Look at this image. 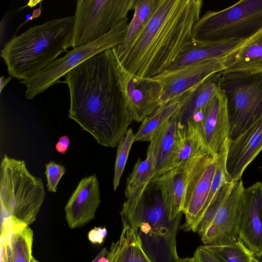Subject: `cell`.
<instances>
[{
  "mask_svg": "<svg viewBox=\"0 0 262 262\" xmlns=\"http://www.w3.org/2000/svg\"><path fill=\"white\" fill-rule=\"evenodd\" d=\"M112 49L100 52L64 75L70 98L68 117L102 146L115 148L133 121L126 109Z\"/></svg>",
  "mask_w": 262,
  "mask_h": 262,
  "instance_id": "6da1fadb",
  "label": "cell"
},
{
  "mask_svg": "<svg viewBox=\"0 0 262 262\" xmlns=\"http://www.w3.org/2000/svg\"><path fill=\"white\" fill-rule=\"evenodd\" d=\"M201 0H158L144 29L129 45L112 49L119 64L140 79L154 77L171 66L190 43L200 18Z\"/></svg>",
  "mask_w": 262,
  "mask_h": 262,
  "instance_id": "7a4b0ae2",
  "label": "cell"
},
{
  "mask_svg": "<svg viewBox=\"0 0 262 262\" xmlns=\"http://www.w3.org/2000/svg\"><path fill=\"white\" fill-rule=\"evenodd\" d=\"M74 16L54 18L30 27L7 41L1 50L9 74L33 78L71 48Z\"/></svg>",
  "mask_w": 262,
  "mask_h": 262,
  "instance_id": "3957f363",
  "label": "cell"
},
{
  "mask_svg": "<svg viewBox=\"0 0 262 262\" xmlns=\"http://www.w3.org/2000/svg\"><path fill=\"white\" fill-rule=\"evenodd\" d=\"M120 215L122 225L138 232L143 248L153 262H177L176 235L181 215L170 221L160 192L149 184L138 198L124 202Z\"/></svg>",
  "mask_w": 262,
  "mask_h": 262,
  "instance_id": "277c9868",
  "label": "cell"
},
{
  "mask_svg": "<svg viewBox=\"0 0 262 262\" xmlns=\"http://www.w3.org/2000/svg\"><path fill=\"white\" fill-rule=\"evenodd\" d=\"M45 196L42 179L29 172L25 161L5 155L0 165L1 217L11 216L29 226Z\"/></svg>",
  "mask_w": 262,
  "mask_h": 262,
  "instance_id": "5b68a950",
  "label": "cell"
},
{
  "mask_svg": "<svg viewBox=\"0 0 262 262\" xmlns=\"http://www.w3.org/2000/svg\"><path fill=\"white\" fill-rule=\"evenodd\" d=\"M262 30V0H242L208 11L194 24L192 38L205 41L247 40Z\"/></svg>",
  "mask_w": 262,
  "mask_h": 262,
  "instance_id": "8992f818",
  "label": "cell"
},
{
  "mask_svg": "<svg viewBox=\"0 0 262 262\" xmlns=\"http://www.w3.org/2000/svg\"><path fill=\"white\" fill-rule=\"evenodd\" d=\"M220 73V89L227 100L232 140L262 114V72Z\"/></svg>",
  "mask_w": 262,
  "mask_h": 262,
  "instance_id": "52a82bcc",
  "label": "cell"
},
{
  "mask_svg": "<svg viewBox=\"0 0 262 262\" xmlns=\"http://www.w3.org/2000/svg\"><path fill=\"white\" fill-rule=\"evenodd\" d=\"M135 0H78L71 48L92 42L104 36L134 9Z\"/></svg>",
  "mask_w": 262,
  "mask_h": 262,
  "instance_id": "ba28073f",
  "label": "cell"
},
{
  "mask_svg": "<svg viewBox=\"0 0 262 262\" xmlns=\"http://www.w3.org/2000/svg\"><path fill=\"white\" fill-rule=\"evenodd\" d=\"M128 18L121 21L104 36L88 44L73 48L58 58L30 79L20 81L26 86L25 97L32 100L51 86L71 70L91 57L121 44L128 26Z\"/></svg>",
  "mask_w": 262,
  "mask_h": 262,
  "instance_id": "9c48e42d",
  "label": "cell"
},
{
  "mask_svg": "<svg viewBox=\"0 0 262 262\" xmlns=\"http://www.w3.org/2000/svg\"><path fill=\"white\" fill-rule=\"evenodd\" d=\"M226 57L207 60L175 69L167 70L150 78L158 83L161 87L160 105L182 97L199 86L211 76L223 71L225 69L224 62Z\"/></svg>",
  "mask_w": 262,
  "mask_h": 262,
  "instance_id": "30bf717a",
  "label": "cell"
},
{
  "mask_svg": "<svg viewBox=\"0 0 262 262\" xmlns=\"http://www.w3.org/2000/svg\"><path fill=\"white\" fill-rule=\"evenodd\" d=\"M216 155L199 157L189 172L186 184L182 213L186 229L196 232L202 209L209 193L216 166Z\"/></svg>",
  "mask_w": 262,
  "mask_h": 262,
  "instance_id": "8fae6325",
  "label": "cell"
},
{
  "mask_svg": "<svg viewBox=\"0 0 262 262\" xmlns=\"http://www.w3.org/2000/svg\"><path fill=\"white\" fill-rule=\"evenodd\" d=\"M245 189L242 179L234 183L211 223L201 235L204 245L227 244L239 239Z\"/></svg>",
  "mask_w": 262,
  "mask_h": 262,
  "instance_id": "7c38bea8",
  "label": "cell"
},
{
  "mask_svg": "<svg viewBox=\"0 0 262 262\" xmlns=\"http://www.w3.org/2000/svg\"><path fill=\"white\" fill-rule=\"evenodd\" d=\"M118 76L124 103L133 121L142 122L161 105V89L158 83L150 78L135 77L119 63Z\"/></svg>",
  "mask_w": 262,
  "mask_h": 262,
  "instance_id": "4fadbf2b",
  "label": "cell"
},
{
  "mask_svg": "<svg viewBox=\"0 0 262 262\" xmlns=\"http://www.w3.org/2000/svg\"><path fill=\"white\" fill-rule=\"evenodd\" d=\"M262 150V114L243 132L230 140L227 159L229 182L242 179L247 167Z\"/></svg>",
  "mask_w": 262,
  "mask_h": 262,
  "instance_id": "5bb4252c",
  "label": "cell"
},
{
  "mask_svg": "<svg viewBox=\"0 0 262 262\" xmlns=\"http://www.w3.org/2000/svg\"><path fill=\"white\" fill-rule=\"evenodd\" d=\"M209 155H216L230 138V124L227 100L220 90L204 108V118L198 127Z\"/></svg>",
  "mask_w": 262,
  "mask_h": 262,
  "instance_id": "9a60e30c",
  "label": "cell"
},
{
  "mask_svg": "<svg viewBox=\"0 0 262 262\" xmlns=\"http://www.w3.org/2000/svg\"><path fill=\"white\" fill-rule=\"evenodd\" d=\"M100 203L99 183L96 174L82 178L64 208L69 227L79 228L94 219Z\"/></svg>",
  "mask_w": 262,
  "mask_h": 262,
  "instance_id": "2e32d148",
  "label": "cell"
},
{
  "mask_svg": "<svg viewBox=\"0 0 262 262\" xmlns=\"http://www.w3.org/2000/svg\"><path fill=\"white\" fill-rule=\"evenodd\" d=\"M238 238L255 256L262 253V182L245 188Z\"/></svg>",
  "mask_w": 262,
  "mask_h": 262,
  "instance_id": "e0dca14e",
  "label": "cell"
},
{
  "mask_svg": "<svg viewBox=\"0 0 262 262\" xmlns=\"http://www.w3.org/2000/svg\"><path fill=\"white\" fill-rule=\"evenodd\" d=\"M200 156L192 159L184 167L164 173L151 183L155 184L160 192L170 221L181 215L188 176L194 162Z\"/></svg>",
  "mask_w": 262,
  "mask_h": 262,
  "instance_id": "ac0fdd59",
  "label": "cell"
},
{
  "mask_svg": "<svg viewBox=\"0 0 262 262\" xmlns=\"http://www.w3.org/2000/svg\"><path fill=\"white\" fill-rule=\"evenodd\" d=\"M248 39L216 41L198 40L192 38L167 70L175 69L207 60L226 57L239 49Z\"/></svg>",
  "mask_w": 262,
  "mask_h": 262,
  "instance_id": "d6986e66",
  "label": "cell"
},
{
  "mask_svg": "<svg viewBox=\"0 0 262 262\" xmlns=\"http://www.w3.org/2000/svg\"><path fill=\"white\" fill-rule=\"evenodd\" d=\"M206 154H209L198 129L190 124L177 125L174 151L164 173L176 168L184 167L194 158Z\"/></svg>",
  "mask_w": 262,
  "mask_h": 262,
  "instance_id": "ffe728a7",
  "label": "cell"
},
{
  "mask_svg": "<svg viewBox=\"0 0 262 262\" xmlns=\"http://www.w3.org/2000/svg\"><path fill=\"white\" fill-rule=\"evenodd\" d=\"M221 73L262 72V30L228 55Z\"/></svg>",
  "mask_w": 262,
  "mask_h": 262,
  "instance_id": "44dd1931",
  "label": "cell"
},
{
  "mask_svg": "<svg viewBox=\"0 0 262 262\" xmlns=\"http://www.w3.org/2000/svg\"><path fill=\"white\" fill-rule=\"evenodd\" d=\"M220 73H216L182 96L177 112V125H185L197 112L205 107L220 90Z\"/></svg>",
  "mask_w": 262,
  "mask_h": 262,
  "instance_id": "7402d4cb",
  "label": "cell"
},
{
  "mask_svg": "<svg viewBox=\"0 0 262 262\" xmlns=\"http://www.w3.org/2000/svg\"><path fill=\"white\" fill-rule=\"evenodd\" d=\"M119 238L112 243L107 255L109 262H153L145 251L137 231L122 225Z\"/></svg>",
  "mask_w": 262,
  "mask_h": 262,
  "instance_id": "603a6c76",
  "label": "cell"
},
{
  "mask_svg": "<svg viewBox=\"0 0 262 262\" xmlns=\"http://www.w3.org/2000/svg\"><path fill=\"white\" fill-rule=\"evenodd\" d=\"M158 133L150 141L145 159H138L127 180L125 189L126 200L140 196L152 180L155 170V148Z\"/></svg>",
  "mask_w": 262,
  "mask_h": 262,
  "instance_id": "cb8c5ba5",
  "label": "cell"
},
{
  "mask_svg": "<svg viewBox=\"0 0 262 262\" xmlns=\"http://www.w3.org/2000/svg\"><path fill=\"white\" fill-rule=\"evenodd\" d=\"M177 126V112L158 133L155 148V170L150 183H153L164 173L171 161L176 143Z\"/></svg>",
  "mask_w": 262,
  "mask_h": 262,
  "instance_id": "d4e9b609",
  "label": "cell"
},
{
  "mask_svg": "<svg viewBox=\"0 0 262 262\" xmlns=\"http://www.w3.org/2000/svg\"><path fill=\"white\" fill-rule=\"evenodd\" d=\"M182 97L160 106L146 117L135 134L134 141H150L163 125L177 112Z\"/></svg>",
  "mask_w": 262,
  "mask_h": 262,
  "instance_id": "484cf974",
  "label": "cell"
},
{
  "mask_svg": "<svg viewBox=\"0 0 262 262\" xmlns=\"http://www.w3.org/2000/svg\"><path fill=\"white\" fill-rule=\"evenodd\" d=\"M10 244L13 262H31L33 232L29 226L9 216Z\"/></svg>",
  "mask_w": 262,
  "mask_h": 262,
  "instance_id": "4316f807",
  "label": "cell"
},
{
  "mask_svg": "<svg viewBox=\"0 0 262 262\" xmlns=\"http://www.w3.org/2000/svg\"><path fill=\"white\" fill-rule=\"evenodd\" d=\"M158 2V0H135L133 16L128 24L124 40L119 45L127 46L136 38L152 16Z\"/></svg>",
  "mask_w": 262,
  "mask_h": 262,
  "instance_id": "83f0119b",
  "label": "cell"
},
{
  "mask_svg": "<svg viewBox=\"0 0 262 262\" xmlns=\"http://www.w3.org/2000/svg\"><path fill=\"white\" fill-rule=\"evenodd\" d=\"M222 262H254L255 255L241 241L224 245H204Z\"/></svg>",
  "mask_w": 262,
  "mask_h": 262,
  "instance_id": "f1b7e54d",
  "label": "cell"
},
{
  "mask_svg": "<svg viewBox=\"0 0 262 262\" xmlns=\"http://www.w3.org/2000/svg\"><path fill=\"white\" fill-rule=\"evenodd\" d=\"M135 134L132 128L128 129L120 141L117 148L114 167L113 189L118 188L133 143L135 142Z\"/></svg>",
  "mask_w": 262,
  "mask_h": 262,
  "instance_id": "f546056e",
  "label": "cell"
},
{
  "mask_svg": "<svg viewBox=\"0 0 262 262\" xmlns=\"http://www.w3.org/2000/svg\"><path fill=\"white\" fill-rule=\"evenodd\" d=\"M234 183L227 182L219 191L214 200L202 216L197 227L196 232L201 236L212 221L221 203L231 190Z\"/></svg>",
  "mask_w": 262,
  "mask_h": 262,
  "instance_id": "4dcf8cb0",
  "label": "cell"
},
{
  "mask_svg": "<svg viewBox=\"0 0 262 262\" xmlns=\"http://www.w3.org/2000/svg\"><path fill=\"white\" fill-rule=\"evenodd\" d=\"M10 220L1 219L0 253L1 262H13L10 244Z\"/></svg>",
  "mask_w": 262,
  "mask_h": 262,
  "instance_id": "1f68e13d",
  "label": "cell"
},
{
  "mask_svg": "<svg viewBox=\"0 0 262 262\" xmlns=\"http://www.w3.org/2000/svg\"><path fill=\"white\" fill-rule=\"evenodd\" d=\"M66 171L64 167L54 161L46 164L45 173L46 176L48 191L56 192L58 184Z\"/></svg>",
  "mask_w": 262,
  "mask_h": 262,
  "instance_id": "d6a6232c",
  "label": "cell"
},
{
  "mask_svg": "<svg viewBox=\"0 0 262 262\" xmlns=\"http://www.w3.org/2000/svg\"><path fill=\"white\" fill-rule=\"evenodd\" d=\"M193 256L198 262H222L204 245L199 247L196 249Z\"/></svg>",
  "mask_w": 262,
  "mask_h": 262,
  "instance_id": "836d02e7",
  "label": "cell"
},
{
  "mask_svg": "<svg viewBox=\"0 0 262 262\" xmlns=\"http://www.w3.org/2000/svg\"><path fill=\"white\" fill-rule=\"evenodd\" d=\"M107 234L105 228H95L91 230L88 234L90 241L93 244H101Z\"/></svg>",
  "mask_w": 262,
  "mask_h": 262,
  "instance_id": "e575fe53",
  "label": "cell"
},
{
  "mask_svg": "<svg viewBox=\"0 0 262 262\" xmlns=\"http://www.w3.org/2000/svg\"><path fill=\"white\" fill-rule=\"evenodd\" d=\"M70 143L68 136L66 135L60 137L55 145L56 150L61 154H65Z\"/></svg>",
  "mask_w": 262,
  "mask_h": 262,
  "instance_id": "d590c367",
  "label": "cell"
},
{
  "mask_svg": "<svg viewBox=\"0 0 262 262\" xmlns=\"http://www.w3.org/2000/svg\"><path fill=\"white\" fill-rule=\"evenodd\" d=\"M108 252L105 247L103 248L91 262H109L107 258Z\"/></svg>",
  "mask_w": 262,
  "mask_h": 262,
  "instance_id": "8d00e7d4",
  "label": "cell"
},
{
  "mask_svg": "<svg viewBox=\"0 0 262 262\" xmlns=\"http://www.w3.org/2000/svg\"><path fill=\"white\" fill-rule=\"evenodd\" d=\"M0 79H1V80H0V92L1 93L3 89L5 86V85L12 79V77L10 76L8 78H4V76H2Z\"/></svg>",
  "mask_w": 262,
  "mask_h": 262,
  "instance_id": "74e56055",
  "label": "cell"
},
{
  "mask_svg": "<svg viewBox=\"0 0 262 262\" xmlns=\"http://www.w3.org/2000/svg\"><path fill=\"white\" fill-rule=\"evenodd\" d=\"M177 262H198L194 256L191 257L179 258Z\"/></svg>",
  "mask_w": 262,
  "mask_h": 262,
  "instance_id": "f35d334b",
  "label": "cell"
},
{
  "mask_svg": "<svg viewBox=\"0 0 262 262\" xmlns=\"http://www.w3.org/2000/svg\"><path fill=\"white\" fill-rule=\"evenodd\" d=\"M254 262H262V253L258 256H255Z\"/></svg>",
  "mask_w": 262,
  "mask_h": 262,
  "instance_id": "ab89813d",
  "label": "cell"
},
{
  "mask_svg": "<svg viewBox=\"0 0 262 262\" xmlns=\"http://www.w3.org/2000/svg\"><path fill=\"white\" fill-rule=\"evenodd\" d=\"M31 262H38L35 258L33 256L32 258Z\"/></svg>",
  "mask_w": 262,
  "mask_h": 262,
  "instance_id": "60d3db41",
  "label": "cell"
}]
</instances>
